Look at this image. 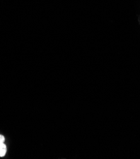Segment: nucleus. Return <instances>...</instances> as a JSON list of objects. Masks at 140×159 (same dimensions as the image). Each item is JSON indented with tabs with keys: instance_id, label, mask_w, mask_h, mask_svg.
I'll return each mask as SVG.
<instances>
[{
	"instance_id": "f03ea898",
	"label": "nucleus",
	"mask_w": 140,
	"mask_h": 159,
	"mask_svg": "<svg viewBox=\"0 0 140 159\" xmlns=\"http://www.w3.org/2000/svg\"><path fill=\"white\" fill-rule=\"evenodd\" d=\"M5 138L3 135H0V144H1V143H3L5 142Z\"/></svg>"
},
{
	"instance_id": "f257e3e1",
	"label": "nucleus",
	"mask_w": 140,
	"mask_h": 159,
	"mask_svg": "<svg viewBox=\"0 0 140 159\" xmlns=\"http://www.w3.org/2000/svg\"><path fill=\"white\" fill-rule=\"evenodd\" d=\"M7 153V146L5 143L0 144V157H4Z\"/></svg>"
}]
</instances>
